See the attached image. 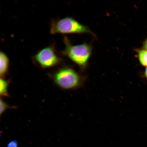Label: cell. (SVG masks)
Here are the masks:
<instances>
[{"mask_svg": "<svg viewBox=\"0 0 147 147\" xmlns=\"http://www.w3.org/2000/svg\"><path fill=\"white\" fill-rule=\"evenodd\" d=\"M1 88H0V94L1 96L8 97L9 96L8 92V88L9 82L3 78H1L0 81Z\"/></svg>", "mask_w": 147, "mask_h": 147, "instance_id": "obj_7", "label": "cell"}, {"mask_svg": "<svg viewBox=\"0 0 147 147\" xmlns=\"http://www.w3.org/2000/svg\"><path fill=\"white\" fill-rule=\"evenodd\" d=\"M65 47L63 54L82 67L87 65L91 53V48L87 44L73 45L66 38H64Z\"/></svg>", "mask_w": 147, "mask_h": 147, "instance_id": "obj_1", "label": "cell"}, {"mask_svg": "<svg viewBox=\"0 0 147 147\" xmlns=\"http://www.w3.org/2000/svg\"><path fill=\"white\" fill-rule=\"evenodd\" d=\"M144 76L147 79V67H146V69L145 70Z\"/></svg>", "mask_w": 147, "mask_h": 147, "instance_id": "obj_11", "label": "cell"}, {"mask_svg": "<svg viewBox=\"0 0 147 147\" xmlns=\"http://www.w3.org/2000/svg\"><path fill=\"white\" fill-rule=\"evenodd\" d=\"M18 143L16 140H12L8 143L7 147H18Z\"/></svg>", "mask_w": 147, "mask_h": 147, "instance_id": "obj_9", "label": "cell"}, {"mask_svg": "<svg viewBox=\"0 0 147 147\" xmlns=\"http://www.w3.org/2000/svg\"><path fill=\"white\" fill-rule=\"evenodd\" d=\"M143 47L144 49L147 50V38L143 43Z\"/></svg>", "mask_w": 147, "mask_h": 147, "instance_id": "obj_10", "label": "cell"}, {"mask_svg": "<svg viewBox=\"0 0 147 147\" xmlns=\"http://www.w3.org/2000/svg\"><path fill=\"white\" fill-rule=\"evenodd\" d=\"M1 115L5 111V110L9 108V106L4 101L1 100Z\"/></svg>", "mask_w": 147, "mask_h": 147, "instance_id": "obj_8", "label": "cell"}, {"mask_svg": "<svg viewBox=\"0 0 147 147\" xmlns=\"http://www.w3.org/2000/svg\"><path fill=\"white\" fill-rule=\"evenodd\" d=\"M138 57L142 65L147 67V50L143 49L138 51Z\"/></svg>", "mask_w": 147, "mask_h": 147, "instance_id": "obj_6", "label": "cell"}, {"mask_svg": "<svg viewBox=\"0 0 147 147\" xmlns=\"http://www.w3.org/2000/svg\"><path fill=\"white\" fill-rule=\"evenodd\" d=\"M34 59L38 65L45 68L54 67L60 61V58L51 47L45 48L38 51L35 55Z\"/></svg>", "mask_w": 147, "mask_h": 147, "instance_id": "obj_4", "label": "cell"}, {"mask_svg": "<svg viewBox=\"0 0 147 147\" xmlns=\"http://www.w3.org/2000/svg\"><path fill=\"white\" fill-rule=\"evenodd\" d=\"M50 32L52 34L91 33L88 28L70 17L53 21L51 24Z\"/></svg>", "mask_w": 147, "mask_h": 147, "instance_id": "obj_2", "label": "cell"}, {"mask_svg": "<svg viewBox=\"0 0 147 147\" xmlns=\"http://www.w3.org/2000/svg\"><path fill=\"white\" fill-rule=\"evenodd\" d=\"M53 78L55 83L64 89H75L80 87L82 84L80 75L70 68L60 69L55 74Z\"/></svg>", "mask_w": 147, "mask_h": 147, "instance_id": "obj_3", "label": "cell"}, {"mask_svg": "<svg viewBox=\"0 0 147 147\" xmlns=\"http://www.w3.org/2000/svg\"><path fill=\"white\" fill-rule=\"evenodd\" d=\"M0 74L1 78L3 77V78L8 72L9 60L7 55L1 51L0 54Z\"/></svg>", "mask_w": 147, "mask_h": 147, "instance_id": "obj_5", "label": "cell"}]
</instances>
